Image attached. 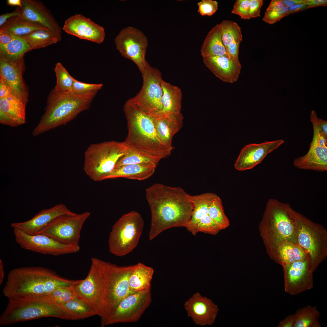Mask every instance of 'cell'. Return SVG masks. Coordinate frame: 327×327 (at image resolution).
<instances>
[{
    "mask_svg": "<svg viewBox=\"0 0 327 327\" xmlns=\"http://www.w3.org/2000/svg\"><path fill=\"white\" fill-rule=\"evenodd\" d=\"M189 194L180 187L155 183L145 190L151 213L149 238L151 240L164 231L185 227L193 210Z\"/></svg>",
    "mask_w": 327,
    "mask_h": 327,
    "instance_id": "obj_1",
    "label": "cell"
},
{
    "mask_svg": "<svg viewBox=\"0 0 327 327\" xmlns=\"http://www.w3.org/2000/svg\"><path fill=\"white\" fill-rule=\"evenodd\" d=\"M81 280L68 279L42 267H20L9 272L2 292L8 298L45 297L58 287L72 285Z\"/></svg>",
    "mask_w": 327,
    "mask_h": 327,
    "instance_id": "obj_2",
    "label": "cell"
},
{
    "mask_svg": "<svg viewBox=\"0 0 327 327\" xmlns=\"http://www.w3.org/2000/svg\"><path fill=\"white\" fill-rule=\"evenodd\" d=\"M97 276L99 293L96 311L101 326L111 312L124 298L135 292L129 285L130 275L136 264L119 266L95 257L91 259Z\"/></svg>",
    "mask_w": 327,
    "mask_h": 327,
    "instance_id": "obj_3",
    "label": "cell"
},
{
    "mask_svg": "<svg viewBox=\"0 0 327 327\" xmlns=\"http://www.w3.org/2000/svg\"><path fill=\"white\" fill-rule=\"evenodd\" d=\"M290 205L271 198L267 201L259 225L260 234L271 259L278 264L277 251L285 242L298 244L297 224Z\"/></svg>",
    "mask_w": 327,
    "mask_h": 327,
    "instance_id": "obj_4",
    "label": "cell"
},
{
    "mask_svg": "<svg viewBox=\"0 0 327 327\" xmlns=\"http://www.w3.org/2000/svg\"><path fill=\"white\" fill-rule=\"evenodd\" d=\"M124 111L128 133L125 144L130 149L146 154L164 158L169 156L173 147L166 145L157 131L154 118L127 101Z\"/></svg>",
    "mask_w": 327,
    "mask_h": 327,
    "instance_id": "obj_5",
    "label": "cell"
},
{
    "mask_svg": "<svg viewBox=\"0 0 327 327\" xmlns=\"http://www.w3.org/2000/svg\"><path fill=\"white\" fill-rule=\"evenodd\" d=\"M97 92L78 95L61 93L52 89L48 96L45 112L33 129L32 135L38 136L74 119L89 108Z\"/></svg>",
    "mask_w": 327,
    "mask_h": 327,
    "instance_id": "obj_6",
    "label": "cell"
},
{
    "mask_svg": "<svg viewBox=\"0 0 327 327\" xmlns=\"http://www.w3.org/2000/svg\"><path fill=\"white\" fill-rule=\"evenodd\" d=\"M6 307L0 316V324L8 325L45 317L69 320L56 304L45 297L8 298Z\"/></svg>",
    "mask_w": 327,
    "mask_h": 327,
    "instance_id": "obj_7",
    "label": "cell"
},
{
    "mask_svg": "<svg viewBox=\"0 0 327 327\" xmlns=\"http://www.w3.org/2000/svg\"><path fill=\"white\" fill-rule=\"evenodd\" d=\"M129 149L124 141H111L91 144L85 153L84 171L95 181L104 180Z\"/></svg>",
    "mask_w": 327,
    "mask_h": 327,
    "instance_id": "obj_8",
    "label": "cell"
},
{
    "mask_svg": "<svg viewBox=\"0 0 327 327\" xmlns=\"http://www.w3.org/2000/svg\"><path fill=\"white\" fill-rule=\"evenodd\" d=\"M144 220L138 212L131 211L122 215L113 225L108 240L109 252L122 257L137 246L143 232Z\"/></svg>",
    "mask_w": 327,
    "mask_h": 327,
    "instance_id": "obj_9",
    "label": "cell"
},
{
    "mask_svg": "<svg viewBox=\"0 0 327 327\" xmlns=\"http://www.w3.org/2000/svg\"><path fill=\"white\" fill-rule=\"evenodd\" d=\"M298 229V243L308 253L314 272L327 257V230L292 209Z\"/></svg>",
    "mask_w": 327,
    "mask_h": 327,
    "instance_id": "obj_10",
    "label": "cell"
},
{
    "mask_svg": "<svg viewBox=\"0 0 327 327\" xmlns=\"http://www.w3.org/2000/svg\"><path fill=\"white\" fill-rule=\"evenodd\" d=\"M143 84L137 94L127 101L147 115L155 118L162 109L161 73L149 65L142 74Z\"/></svg>",
    "mask_w": 327,
    "mask_h": 327,
    "instance_id": "obj_11",
    "label": "cell"
},
{
    "mask_svg": "<svg viewBox=\"0 0 327 327\" xmlns=\"http://www.w3.org/2000/svg\"><path fill=\"white\" fill-rule=\"evenodd\" d=\"M91 213L88 211L63 215L51 221L38 234L46 235L62 243L79 246L83 226Z\"/></svg>",
    "mask_w": 327,
    "mask_h": 327,
    "instance_id": "obj_12",
    "label": "cell"
},
{
    "mask_svg": "<svg viewBox=\"0 0 327 327\" xmlns=\"http://www.w3.org/2000/svg\"><path fill=\"white\" fill-rule=\"evenodd\" d=\"M152 300L151 288L135 292L123 299L110 313L103 327L117 323L138 321Z\"/></svg>",
    "mask_w": 327,
    "mask_h": 327,
    "instance_id": "obj_13",
    "label": "cell"
},
{
    "mask_svg": "<svg viewBox=\"0 0 327 327\" xmlns=\"http://www.w3.org/2000/svg\"><path fill=\"white\" fill-rule=\"evenodd\" d=\"M115 42L122 56L133 61L143 74L150 64L145 58L148 40L143 32L134 27H127L120 31Z\"/></svg>",
    "mask_w": 327,
    "mask_h": 327,
    "instance_id": "obj_14",
    "label": "cell"
},
{
    "mask_svg": "<svg viewBox=\"0 0 327 327\" xmlns=\"http://www.w3.org/2000/svg\"><path fill=\"white\" fill-rule=\"evenodd\" d=\"M13 231L21 248L37 253L58 256L76 253L80 249L79 245L64 244L44 234H29L17 228H13Z\"/></svg>",
    "mask_w": 327,
    "mask_h": 327,
    "instance_id": "obj_15",
    "label": "cell"
},
{
    "mask_svg": "<svg viewBox=\"0 0 327 327\" xmlns=\"http://www.w3.org/2000/svg\"><path fill=\"white\" fill-rule=\"evenodd\" d=\"M25 69L24 56L13 59L0 55V79L8 85L14 96L26 105L29 93L23 77Z\"/></svg>",
    "mask_w": 327,
    "mask_h": 327,
    "instance_id": "obj_16",
    "label": "cell"
},
{
    "mask_svg": "<svg viewBox=\"0 0 327 327\" xmlns=\"http://www.w3.org/2000/svg\"><path fill=\"white\" fill-rule=\"evenodd\" d=\"M282 266L286 292L295 295L313 287V272L309 256L304 261H295Z\"/></svg>",
    "mask_w": 327,
    "mask_h": 327,
    "instance_id": "obj_17",
    "label": "cell"
},
{
    "mask_svg": "<svg viewBox=\"0 0 327 327\" xmlns=\"http://www.w3.org/2000/svg\"><path fill=\"white\" fill-rule=\"evenodd\" d=\"M62 29L67 33L80 39L98 44L101 43L105 37L103 27L80 14H76L67 19Z\"/></svg>",
    "mask_w": 327,
    "mask_h": 327,
    "instance_id": "obj_18",
    "label": "cell"
},
{
    "mask_svg": "<svg viewBox=\"0 0 327 327\" xmlns=\"http://www.w3.org/2000/svg\"><path fill=\"white\" fill-rule=\"evenodd\" d=\"M20 16L28 21L47 28L56 36L59 41L61 40V28L50 11L40 1L21 0Z\"/></svg>",
    "mask_w": 327,
    "mask_h": 327,
    "instance_id": "obj_19",
    "label": "cell"
},
{
    "mask_svg": "<svg viewBox=\"0 0 327 327\" xmlns=\"http://www.w3.org/2000/svg\"><path fill=\"white\" fill-rule=\"evenodd\" d=\"M284 142V140L279 139L246 145L241 150L234 164L235 169L243 171L253 168L260 163L267 155L277 149Z\"/></svg>",
    "mask_w": 327,
    "mask_h": 327,
    "instance_id": "obj_20",
    "label": "cell"
},
{
    "mask_svg": "<svg viewBox=\"0 0 327 327\" xmlns=\"http://www.w3.org/2000/svg\"><path fill=\"white\" fill-rule=\"evenodd\" d=\"M184 307L188 316L196 324L201 326L212 325L218 312V306L210 299L196 293L187 301Z\"/></svg>",
    "mask_w": 327,
    "mask_h": 327,
    "instance_id": "obj_21",
    "label": "cell"
},
{
    "mask_svg": "<svg viewBox=\"0 0 327 327\" xmlns=\"http://www.w3.org/2000/svg\"><path fill=\"white\" fill-rule=\"evenodd\" d=\"M63 204H59L49 209H43L31 219L21 222L13 223L11 226L31 235H35L56 217L63 215L75 214Z\"/></svg>",
    "mask_w": 327,
    "mask_h": 327,
    "instance_id": "obj_22",
    "label": "cell"
},
{
    "mask_svg": "<svg viewBox=\"0 0 327 327\" xmlns=\"http://www.w3.org/2000/svg\"><path fill=\"white\" fill-rule=\"evenodd\" d=\"M203 58L205 66L223 82L233 83L238 80L242 68L240 61L232 60L226 56Z\"/></svg>",
    "mask_w": 327,
    "mask_h": 327,
    "instance_id": "obj_23",
    "label": "cell"
},
{
    "mask_svg": "<svg viewBox=\"0 0 327 327\" xmlns=\"http://www.w3.org/2000/svg\"><path fill=\"white\" fill-rule=\"evenodd\" d=\"M293 163L294 165L299 169L326 171L327 146H322L312 138L307 153L296 158Z\"/></svg>",
    "mask_w": 327,
    "mask_h": 327,
    "instance_id": "obj_24",
    "label": "cell"
},
{
    "mask_svg": "<svg viewBox=\"0 0 327 327\" xmlns=\"http://www.w3.org/2000/svg\"><path fill=\"white\" fill-rule=\"evenodd\" d=\"M26 105L14 96L0 98V123L15 127L26 123Z\"/></svg>",
    "mask_w": 327,
    "mask_h": 327,
    "instance_id": "obj_25",
    "label": "cell"
},
{
    "mask_svg": "<svg viewBox=\"0 0 327 327\" xmlns=\"http://www.w3.org/2000/svg\"><path fill=\"white\" fill-rule=\"evenodd\" d=\"M72 286L76 297L88 304L97 313L96 308L99 288L97 271L94 266L91 263L86 278Z\"/></svg>",
    "mask_w": 327,
    "mask_h": 327,
    "instance_id": "obj_26",
    "label": "cell"
},
{
    "mask_svg": "<svg viewBox=\"0 0 327 327\" xmlns=\"http://www.w3.org/2000/svg\"><path fill=\"white\" fill-rule=\"evenodd\" d=\"M220 25L222 41L227 56L232 60L240 61L239 50L243 39L241 28L236 22L231 20H223Z\"/></svg>",
    "mask_w": 327,
    "mask_h": 327,
    "instance_id": "obj_27",
    "label": "cell"
},
{
    "mask_svg": "<svg viewBox=\"0 0 327 327\" xmlns=\"http://www.w3.org/2000/svg\"><path fill=\"white\" fill-rule=\"evenodd\" d=\"M183 118L180 113L160 115L154 118V125L157 134L167 145L173 147V137L182 127Z\"/></svg>",
    "mask_w": 327,
    "mask_h": 327,
    "instance_id": "obj_28",
    "label": "cell"
},
{
    "mask_svg": "<svg viewBox=\"0 0 327 327\" xmlns=\"http://www.w3.org/2000/svg\"><path fill=\"white\" fill-rule=\"evenodd\" d=\"M157 165L151 164H132L115 168L104 180L119 178L143 180L152 176Z\"/></svg>",
    "mask_w": 327,
    "mask_h": 327,
    "instance_id": "obj_29",
    "label": "cell"
},
{
    "mask_svg": "<svg viewBox=\"0 0 327 327\" xmlns=\"http://www.w3.org/2000/svg\"><path fill=\"white\" fill-rule=\"evenodd\" d=\"M161 86L163 90L162 98V109L160 113L156 117L160 115L180 113L182 98L181 89L177 86L163 80Z\"/></svg>",
    "mask_w": 327,
    "mask_h": 327,
    "instance_id": "obj_30",
    "label": "cell"
},
{
    "mask_svg": "<svg viewBox=\"0 0 327 327\" xmlns=\"http://www.w3.org/2000/svg\"><path fill=\"white\" fill-rule=\"evenodd\" d=\"M218 196L216 194L211 192L195 195H189L193 210L190 219L185 227L188 231L190 232L199 220L208 214L210 205Z\"/></svg>",
    "mask_w": 327,
    "mask_h": 327,
    "instance_id": "obj_31",
    "label": "cell"
},
{
    "mask_svg": "<svg viewBox=\"0 0 327 327\" xmlns=\"http://www.w3.org/2000/svg\"><path fill=\"white\" fill-rule=\"evenodd\" d=\"M200 53L203 58L214 56H227L223 45L220 24H217L209 31L202 45Z\"/></svg>",
    "mask_w": 327,
    "mask_h": 327,
    "instance_id": "obj_32",
    "label": "cell"
},
{
    "mask_svg": "<svg viewBox=\"0 0 327 327\" xmlns=\"http://www.w3.org/2000/svg\"><path fill=\"white\" fill-rule=\"evenodd\" d=\"M154 273V269L141 263L136 264L129 279L130 289L135 292L151 288V282Z\"/></svg>",
    "mask_w": 327,
    "mask_h": 327,
    "instance_id": "obj_33",
    "label": "cell"
},
{
    "mask_svg": "<svg viewBox=\"0 0 327 327\" xmlns=\"http://www.w3.org/2000/svg\"><path fill=\"white\" fill-rule=\"evenodd\" d=\"M68 316L69 320L84 319L96 315L97 312L88 304L77 297L68 302L57 305Z\"/></svg>",
    "mask_w": 327,
    "mask_h": 327,
    "instance_id": "obj_34",
    "label": "cell"
},
{
    "mask_svg": "<svg viewBox=\"0 0 327 327\" xmlns=\"http://www.w3.org/2000/svg\"><path fill=\"white\" fill-rule=\"evenodd\" d=\"M41 29L47 28L29 22L20 15L8 19L0 28V29L4 30L14 36L20 37Z\"/></svg>",
    "mask_w": 327,
    "mask_h": 327,
    "instance_id": "obj_35",
    "label": "cell"
},
{
    "mask_svg": "<svg viewBox=\"0 0 327 327\" xmlns=\"http://www.w3.org/2000/svg\"><path fill=\"white\" fill-rule=\"evenodd\" d=\"M21 37L26 40L31 50L44 48L59 41L55 35L48 29L36 30Z\"/></svg>",
    "mask_w": 327,
    "mask_h": 327,
    "instance_id": "obj_36",
    "label": "cell"
},
{
    "mask_svg": "<svg viewBox=\"0 0 327 327\" xmlns=\"http://www.w3.org/2000/svg\"><path fill=\"white\" fill-rule=\"evenodd\" d=\"M320 315L315 306L309 305L299 309L294 314L293 327H321L319 321Z\"/></svg>",
    "mask_w": 327,
    "mask_h": 327,
    "instance_id": "obj_37",
    "label": "cell"
},
{
    "mask_svg": "<svg viewBox=\"0 0 327 327\" xmlns=\"http://www.w3.org/2000/svg\"><path fill=\"white\" fill-rule=\"evenodd\" d=\"M31 50L26 40L21 37L15 36L7 44H0V55L11 58H21Z\"/></svg>",
    "mask_w": 327,
    "mask_h": 327,
    "instance_id": "obj_38",
    "label": "cell"
},
{
    "mask_svg": "<svg viewBox=\"0 0 327 327\" xmlns=\"http://www.w3.org/2000/svg\"><path fill=\"white\" fill-rule=\"evenodd\" d=\"M161 159L160 157L140 153L129 148L127 153L117 163L115 168L127 165L141 164H151L157 166Z\"/></svg>",
    "mask_w": 327,
    "mask_h": 327,
    "instance_id": "obj_39",
    "label": "cell"
},
{
    "mask_svg": "<svg viewBox=\"0 0 327 327\" xmlns=\"http://www.w3.org/2000/svg\"><path fill=\"white\" fill-rule=\"evenodd\" d=\"M54 71L56 82L54 89L57 92L62 94L72 93L74 78L60 62L55 65Z\"/></svg>",
    "mask_w": 327,
    "mask_h": 327,
    "instance_id": "obj_40",
    "label": "cell"
},
{
    "mask_svg": "<svg viewBox=\"0 0 327 327\" xmlns=\"http://www.w3.org/2000/svg\"><path fill=\"white\" fill-rule=\"evenodd\" d=\"M208 215L221 230L226 228L230 225L229 219L224 212L222 200L219 196L210 205Z\"/></svg>",
    "mask_w": 327,
    "mask_h": 327,
    "instance_id": "obj_41",
    "label": "cell"
},
{
    "mask_svg": "<svg viewBox=\"0 0 327 327\" xmlns=\"http://www.w3.org/2000/svg\"><path fill=\"white\" fill-rule=\"evenodd\" d=\"M72 285L58 287L47 297L57 305L65 303L76 297Z\"/></svg>",
    "mask_w": 327,
    "mask_h": 327,
    "instance_id": "obj_42",
    "label": "cell"
},
{
    "mask_svg": "<svg viewBox=\"0 0 327 327\" xmlns=\"http://www.w3.org/2000/svg\"><path fill=\"white\" fill-rule=\"evenodd\" d=\"M221 230L207 214L199 220L190 231L195 236L199 232L213 235L217 234Z\"/></svg>",
    "mask_w": 327,
    "mask_h": 327,
    "instance_id": "obj_43",
    "label": "cell"
},
{
    "mask_svg": "<svg viewBox=\"0 0 327 327\" xmlns=\"http://www.w3.org/2000/svg\"><path fill=\"white\" fill-rule=\"evenodd\" d=\"M294 245L292 242H285L279 246L277 251L278 264L282 266L296 261L293 251Z\"/></svg>",
    "mask_w": 327,
    "mask_h": 327,
    "instance_id": "obj_44",
    "label": "cell"
},
{
    "mask_svg": "<svg viewBox=\"0 0 327 327\" xmlns=\"http://www.w3.org/2000/svg\"><path fill=\"white\" fill-rule=\"evenodd\" d=\"M102 84H92L83 83L74 79L72 87V93L81 95L91 92L98 91L102 88Z\"/></svg>",
    "mask_w": 327,
    "mask_h": 327,
    "instance_id": "obj_45",
    "label": "cell"
},
{
    "mask_svg": "<svg viewBox=\"0 0 327 327\" xmlns=\"http://www.w3.org/2000/svg\"><path fill=\"white\" fill-rule=\"evenodd\" d=\"M198 12L202 16H211L218 9V3L213 0H202L197 3Z\"/></svg>",
    "mask_w": 327,
    "mask_h": 327,
    "instance_id": "obj_46",
    "label": "cell"
},
{
    "mask_svg": "<svg viewBox=\"0 0 327 327\" xmlns=\"http://www.w3.org/2000/svg\"><path fill=\"white\" fill-rule=\"evenodd\" d=\"M288 10L289 8L286 6L279 11L266 10L263 20L266 23L273 24L288 16Z\"/></svg>",
    "mask_w": 327,
    "mask_h": 327,
    "instance_id": "obj_47",
    "label": "cell"
},
{
    "mask_svg": "<svg viewBox=\"0 0 327 327\" xmlns=\"http://www.w3.org/2000/svg\"><path fill=\"white\" fill-rule=\"evenodd\" d=\"M250 0H237L231 12L239 15L242 19H248Z\"/></svg>",
    "mask_w": 327,
    "mask_h": 327,
    "instance_id": "obj_48",
    "label": "cell"
},
{
    "mask_svg": "<svg viewBox=\"0 0 327 327\" xmlns=\"http://www.w3.org/2000/svg\"><path fill=\"white\" fill-rule=\"evenodd\" d=\"M263 3V0H250L248 19L260 16V10Z\"/></svg>",
    "mask_w": 327,
    "mask_h": 327,
    "instance_id": "obj_49",
    "label": "cell"
},
{
    "mask_svg": "<svg viewBox=\"0 0 327 327\" xmlns=\"http://www.w3.org/2000/svg\"><path fill=\"white\" fill-rule=\"evenodd\" d=\"M293 251L296 261H304L309 256L307 252L299 244H294Z\"/></svg>",
    "mask_w": 327,
    "mask_h": 327,
    "instance_id": "obj_50",
    "label": "cell"
},
{
    "mask_svg": "<svg viewBox=\"0 0 327 327\" xmlns=\"http://www.w3.org/2000/svg\"><path fill=\"white\" fill-rule=\"evenodd\" d=\"M13 96L14 95L9 86L3 80L0 79V98L7 97Z\"/></svg>",
    "mask_w": 327,
    "mask_h": 327,
    "instance_id": "obj_51",
    "label": "cell"
},
{
    "mask_svg": "<svg viewBox=\"0 0 327 327\" xmlns=\"http://www.w3.org/2000/svg\"><path fill=\"white\" fill-rule=\"evenodd\" d=\"M21 14L20 8L18 7L16 9L12 12L7 13L0 16V26H2L6 21L10 18L14 16H19Z\"/></svg>",
    "mask_w": 327,
    "mask_h": 327,
    "instance_id": "obj_52",
    "label": "cell"
},
{
    "mask_svg": "<svg viewBox=\"0 0 327 327\" xmlns=\"http://www.w3.org/2000/svg\"><path fill=\"white\" fill-rule=\"evenodd\" d=\"M295 322L294 314H291L281 321L278 327H293Z\"/></svg>",
    "mask_w": 327,
    "mask_h": 327,
    "instance_id": "obj_53",
    "label": "cell"
},
{
    "mask_svg": "<svg viewBox=\"0 0 327 327\" xmlns=\"http://www.w3.org/2000/svg\"><path fill=\"white\" fill-rule=\"evenodd\" d=\"M15 37L4 30L0 29V44H7L10 42Z\"/></svg>",
    "mask_w": 327,
    "mask_h": 327,
    "instance_id": "obj_54",
    "label": "cell"
},
{
    "mask_svg": "<svg viewBox=\"0 0 327 327\" xmlns=\"http://www.w3.org/2000/svg\"><path fill=\"white\" fill-rule=\"evenodd\" d=\"M285 6L282 0H272L271 2L266 10L279 11Z\"/></svg>",
    "mask_w": 327,
    "mask_h": 327,
    "instance_id": "obj_55",
    "label": "cell"
},
{
    "mask_svg": "<svg viewBox=\"0 0 327 327\" xmlns=\"http://www.w3.org/2000/svg\"><path fill=\"white\" fill-rule=\"evenodd\" d=\"M305 3L307 5V9L320 6H326L327 5L326 0H305Z\"/></svg>",
    "mask_w": 327,
    "mask_h": 327,
    "instance_id": "obj_56",
    "label": "cell"
},
{
    "mask_svg": "<svg viewBox=\"0 0 327 327\" xmlns=\"http://www.w3.org/2000/svg\"><path fill=\"white\" fill-rule=\"evenodd\" d=\"M307 9V5L305 3L295 5L289 8L288 15L295 13Z\"/></svg>",
    "mask_w": 327,
    "mask_h": 327,
    "instance_id": "obj_57",
    "label": "cell"
},
{
    "mask_svg": "<svg viewBox=\"0 0 327 327\" xmlns=\"http://www.w3.org/2000/svg\"><path fill=\"white\" fill-rule=\"evenodd\" d=\"M318 125L319 132L327 139V121L318 118Z\"/></svg>",
    "mask_w": 327,
    "mask_h": 327,
    "instance_id": "obj_58",
    "label": "cell"
},
{
    "mask_svg": "<svg viewBox=\"0 0 327 327\" xmlns=\"http://www.w3.org/2000/svg\"><path fill=\"white\" fill-rule=\"evenodd\" d=\"M285 6L289 8L295 5L305 3V0H283Z\"/></svg>",
    "mask_w": 327,
    "mask_h": 327,
    "instance_id": "obj_59",
    "label": "cell"
},
{
    "mask_svg": "<svg viewBox=\"0 0 327 327\" xmlns=\"http://www.w3.org/2000/svg\"><path fill=\"white\" fill-rule=\"evenodd\" d=\"M7 3L8 5L17 6L21 8L22 6V1L20 0H8Z\"/></svg>",
    "mask_w": 327,
    "mask_h": 327,
    "instance_id": "obj_60",
    "label": "cell"
},
{
    "mask_svg": "<svg viewBox=\"0 0 327 327\" xmlns=\"http://www.w3.org/2000/svg\"><path fill=\"white\" fill-rule=\"evenodd\" d=\"M4 272L3 262L0 259V285H1L4 277Z\"/></svg>",
    "mask_w": 327,
    "mask_h": 327,
    "instance_id": "obj_61",
    "label": "cell"
}]
</instances>
